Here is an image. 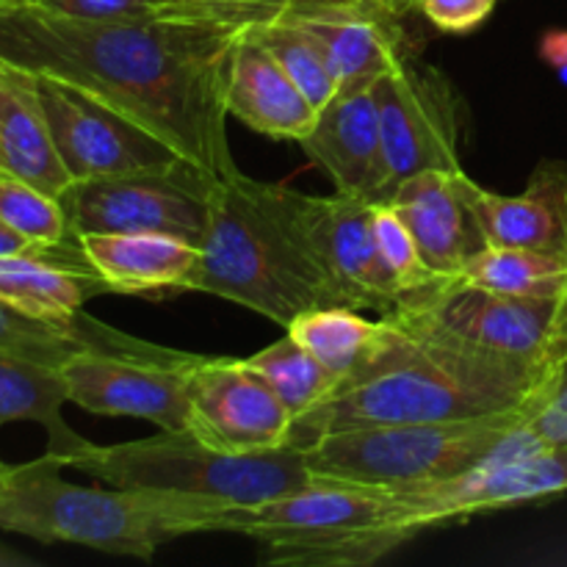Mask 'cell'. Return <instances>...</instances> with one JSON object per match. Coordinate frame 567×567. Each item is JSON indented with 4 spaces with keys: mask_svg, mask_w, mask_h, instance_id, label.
Wrapping results in <instances>:
<instances>
[{
    "mask_svg": "<svg viewBox=\"0 0 567 567\" xmlns=\"http://www.w3.org/2000/svg\"><path fill=\"white\" fill-rule=\"evenodd\" d=\"M244 28L186 11L78 20L17 0L0 3V61L83 89L221 181L238 172L227 142L225 83Z\"/></svg>",
    "mask_w": 567,
    "mask_h": 567,
    "instance_id": "obj_1",
    "label": "cell"
},
{
    "mask_svg": "<svg viewBox=\"0 0 567 567\" xmlns=\"http://www.w3.org/2000/svg\"><path fill=\"white\" fill-rule=\"evenodd\" d=\"M382 319L388 321L385 347L319 408L293 421L291 446L305 449L330 432L358 426L465 421L540 408L554 369L482 352L393 316Z\"/></svg>",
    "mask_w": 567,
    "mask_h": 567,
    "instance_id": "obj_2",
    "label": "cell"
},
{
    "mask_svg": "<svg viewBox=\"0 0 567 567\" xmlns=\"http://www.w3.org/2000/svg\"><path fill=\"white\" fill-rule=\"evenodd\" d=\"M291 192L241 169L214 181L192 291L236 302L280 327L305 310L338 305L332 282L305 241Z\"/></svg>",
    "mask_w": 567,
    "mask_h": 567,
    "instance_id": "obj_3",
    "label": "cell"
},
{
    "mask_svg": "<svg viewBox=\"0 0 567 567\" xmlns=\"http://www.w3.org/2000/svg\"><path fill=\"white\" fill-rule=\"evenodd\" d=\"M53 452L31 463L0 460V529L44 543H72L116 557L153 559L164 543L216 532L227 504L136 487H86L61 476Z\"/></svg>",
    "mask_w": 567,
    "mask_h": 567,
    "instance_id": "obj_4",
    "label": "cell"
},
{
    "mask_svg": "<svg viewBox=\"0 0 567 567\" xmlns=\"http://www.w3.org/2000/svg\"><path fill=\"white\" fill-rule=\"evenodd\" d=\"M216 532L260 546L277 567H365L424 532L393 487L313 476L305 487L249 507H221Z\"/></svg>",
    "mask_w": 567,
    "mask_h": 567,
    "instance_id": "obj_5",
    "label": "cell"
},
{
    "mask_svg": "<svg viewBox=\"0 0 567 567\" xmlns=\"http://www.w3.org/2000/svg\"><path fill=\"white\" fill-rule=\"evenodd\" d=\"M61 460L66 468L83 471L109 485L181 493L227 507L269 502L313 482L302 449L291 443L233 454L208 446L192 430H161V435L114 446L83 441Z\"/></svg>",
    "mask_w": 567,
    "mask_h": 567,
    "instance_id": "obj_6",
    "label": "cell"
},
{
    "mask_svg": "<svg viewBox=\"0 0 567 567\" xmlns=\"http://www.w3.org/2000/svg\"><path fill=\"white\" fill-rule=\"evenodd\" d=\"M535 408L432 424L330 432L302 449L310 474L377 487H424L487 463L513 443Z\"/></svg>",
    "mask_w": 567,
    "mask_h": 567,
    "instance_id": "obj_7",
    "label": "cell"
},
{
    "mask_svg": "<svg viewBox=\"0 0 567 567\" xmlns=\"http://www.w3.org/2000/svg\"><path fill=\"white\" fill-rule=\"evenodd\" d=\"M385 316L543 369L557 371L567 360V293L515 297L482 288L465 277H443L404 297Z\"/></svg>",
    "mask_w": 567,
    "mask_h": 567,
    "instance_id": "obj_8",
    "label": "cell"
},
{
    "mask_svg": "<svg viewBox=\"0 0 567 567\" xmlns=\"http://www.w3.org/2000/svg\"><path fill=\"white\" fill-rule=\"evenodd\" d=\"M214 177L197 166L72 181L59 194L72 236L166 233L199 244L208 227Z\"/></svg>",
    "mask_w": 567,
    "mask_h": 567,
    "instance_id": "obj_9",
    "label": "cell"
},
{
    "mask_svg": "<svg viewBox=\"0 0 567 567\" xmlns=\"http://www.w3.org/2000/svg\"><path fill=\"white\" fill-rule=\"evenodd\" d=\"M424 529L457 524L493 509L543 502L567 491V443L540 441L526 421L504 452L487 463L424 487H393Z\"/></svg>",
    "mask_w": 567,
    "mask_h": 567,
    "instance_id": "obj_10",
    "label": "cell"
},
{
    "mask_svg": "<svg viewBox=\"0 0 567 567\" xmlns=\"http://www.w3.org/2000/svg\"><path fill=\"white\" fill-rule=\"evenodd\" d=\"M199 354L175 352H97L86 349L61 365L66 396L94 415L142 419L158 430H186L188 377Z\"/></svg>",
    "mask_w": 567,
    "mask_h": 567,
    "instance_id": "obj_11",
    "label": "cell"
},
{
    "mask_svg": "<svg viewBox=\"0 0 567 567\" xmlns=\"http://www.w3.org/2000/svg\"><path fill=\"white\" fill-rule=\"evenodd\" d=\"M374 92L388 169L385 199L419 172L463 169L457 153L463 100L441 72L404 59L377 78Z\"/></svg>",
    "mask_w": 567,
    "mask_h": 567,
    "instance_id": "obj_12",
    "label": "cell"
},
{
    "mask_svg": "<svg viewBox=\"0 0 567 567\" xmlns=\"http://www.w3.org/2000/svg\"><path fill=\"white\" fill-rule=\"evenodd\" d=\"M55 150L72 181L161 172L188 164L164 138L103 100L53 75H39Z\"/></svg>",
    "mask_w": 567,
    "mask_h": 567,
    "instance_id": "obj_13",
    "label": "cell"
},
{
    "mask_svg": "<svg viewBox=\"0 0 567 567\" xmlns=\"http://www.w3.org/2000/svg\"><path fill=\"white\" fill-rule=\"evenodd\" d=\"M293 210L305 241L332 282L338 305L354 310H396L402 291L382 264L374 238V203L354 194L336 192L310 197L291 192Z\"/></svg>",
    "mask_w": 567,
    "mask_h": 567,
    "instance_id": "obj_14",
    "label": "cell"
},
{
    "mask_svg": "<svg viewBox=\"0 0 567 567\" xmlns=\"http://www.w3.org/2000/svg\"><path fill=\"white\" fill-rule=\"evenodd\" d=\"M293 419L249 360L199 358L188 377V421L208 446L221 452H266L286 446Z\"/></svg>",
    "mask_w": 567,
    "mask_h": 567,
    "instance_id": "obj_15",
    "label": "cell"
},
{
    "mask_svg": "<svg viewBox=\"0 0 567 567\" xmlns=\"http://www.w3.org/2000/svg\"><path fill=\"white\" fill-rule=\"evenodd\" d=\"M280 17L319 44L338 89L374 83L404 61L399 17L369 0H288Z\"/></svg>",
    "mask_w": 567,
    "mask_h": 567,
    "instance_id": "obj_16",
    "label": "cell"
},
{
    "mask_svg": "<svg viewBox=\"0 0 567 567\" xmlns=\"http://www.w3.org/2000/svg\"><path fill=\"white\" fill-rule=\"evenodd\" d=\"M476 183L463 169H430L399 183L385 199L413 233L426 266L441 277H460L487 247L474 203Z\"/></svg>",
    "mask_w": 567,
    "mask_h": 567,
    "instance_id": "obj_17",
    "label": "cell"
},
{
    "mask_svg": "<svg viewBox=\"0 0 567 567\" xmlns=\"http://www.w3.org/2000/svg\"><path fill=\"white\" fill-rule=\"evenodd\" d=\"M374 83L338 89L299 144L330 175L336 192L380 203L388 192V169Z\"/></svg>",
    "mask_w": 567,
    "mask_h": 567,
    "instance_id": "obj_18",
    "label": "cell"
},
{
    "mask_svg": "<svg viewBox=\"0 0 567 567\" xmlns=\"http://www.w3.org/2000/svg\"><path fill=\"white\" fill-rule=\"evenodd\" d=\"M100 293H111V288L89 264L78 238L0 258V299L33 319L72 324L83 316V305Z\"/></svg>",
    "mask_w": 567,
    "mask_h": 567,
    "instance_id": "obj_19",
    "label": "cell"
},
{
    "mask_svg": "<svg viewBox=\"0 0 567 567\" xmlns=\"http://www.w3.org/2000/svg\"><path fill=\"white\" fill-rule=\"evenodd\" d=\"M78 241L111 293L164 299L192 291L199 269V244L166 233H86Z\"/></svg>",
    "mask_w": 567,
    "mask_h": 567,
    "instance_id": "obj_20",
    "label": "cell"
},
{
    "mask_svg": "<svg viewBox=\"0 0 567 567\" xmlns=\"http://www.w3.org/2000/svg\"><path fill=\"white\" fill-rule=\"evenodd\" d=\"M225 105L227 114L255 133L291 142H302L319 116V109L247 28L227 66Z\"/></svg>",
    "mask_w": 567,
    "mask_h": 567,
    "instance_id": "obj_21",
    "label": "cell"
},
{
    "mask_svg": "<svg viewBox=\"0 0 567 567\" xmlns=\"http://www.w3.org/2000/svg\"><path fill=\"white\" fill-rule=\"evenodd\" d=\"M474 203L493 247H524L567 258V164L563 161L537 166L518 197L487 192L476 183Z\"/></svg>",
    "mask_w": 567,
    "mask_h": 567,
    "instance_id": "obj_22",
    "label": "cell"
},
{
    "mask_svg": "<svg viewBox=\"0 0 567 567\" xmlns=\"http://www.w3.org/2000/svg\"><path fill=\"white\" fill-rule=\"evenodd\" d=\"M0 169L59 197L72 183L50 131L39 75L0 61Z\"/></svg>",
    "mask_w": 567,
    "mask_h": 567,
    "instance_id": "obj_23",
    "label": "cell"
},
{
    "mask_svg": "<svg viewBox=\"0 0 567 567\" xmlns=\"http://www.w3.org/2000/svg\"><path fill=\"white\" fill-rule=\"evenodd\" d=\"M66 402L61 369L0 349V430L14 421H31L48 432V452L66 457L86 441L66 426L61 415Z\"/></svg>",
    "mask_w": 567,
    "mask_h": 567,
    "instance_id": "obj_24",
    "label": "cell"
},
{
    "mask_svg": "<svg viewBox=\"0 0 567 567\" xmlns=\"http://www.w3.org/2000/svg\"><path fill=\"white\" fill-rule=\"evenodd\" d=\"M0 349L61 369L72 354L86 352V349L142 354L158 352L161 347L138 341V338L125 336L120 330H111L86 313L72 324H53V321L20 313L0 299Z\"/></svg>",
    "mask_w": 567,
    "mask_h": 567,
    "instance_id": "obj_25",
    "label": "cell"
},
{
    "mask_svg": "<svg viewBox=\"0 0 567 567\" xmlns=\"http://www.w3.org/2000/svg\"><path fill=\"white\" fill-rule=\"evenodd\" d=\"M286 332L302 343L341 385L380 354L388 341V321H369L354 308L327 305L299 313Z\"/></svg>",
    "mask_w": 567,
    "mask_h": 567,
    "instance_id": "obj_26",
    "label": "cell"
},
{
    "mask_svg": "<svg viewBox=\"0 0 567 567\" xmlns=\"http://www.w3.org/2000/svg\"><path fill=\"white\" fill-rule=\"evenodd\" d=\"M465 280L515 297H565L567 258L524 247L487 244L463 269Z\"/></svg>",
    "mask_w": 567,
    "mask_h": 567,
    "instance_id": "obj_27",
    "label": "cell"
},
{
    "mask_svg": "<svg viewBox=\"0 0 567 567\" xmlns=\"http://www.w3.org/2000/svg\"><path fill=\"white\" fill-rule=\"evenodd\" d=\"M252 369L264 374L271 391L277 393L286 404L288 415L293 421L302 419L313 408H319L327 396L338 388V380L302 347L286 332V338L275 341L271 347L260 349L252 358H247Z\"/></svg>",
    "mask_w": 567,
    "mask_h": 567,
    "instance_id": "obj_28",
    "label": "cell"
},
{
    "mask_svg": "<svg viewBox=\"0 0 567 567\" xmlns=\"http://www.w3.org/2000/svg\"><path fill=\"white\" fill-rule=\"evenodd\" d=\"M247 31L275 55L277 64L291 75V81L302 89V94L316 105V109H324V105L336 97V75H332L330 64H327L319 44H316L302 28H297L293 22L282 20V17L277 14L271 17V20L252 22V25H247Z\"/></svg>",
    "mask_w": 567,
    "mask_h": 567,
    "instance_id": "obj_29",
    "label": "cell"
},
{
    "mask_svg": "<svg viewBox=\"0 0 567 567\" xmlns=\"http://www.w3.org/2000/svg\"><path fill=\"white\" fill-rule=\"evenodd\" d=\"M0 221L42 247H55L75 238L59 197L6 169H0Z\"/></svg>",
    "mask_w": 567,
    "mask_h": 567,
    "instance_id": "obj_30",
    "label": "cell"
},
{
    "mask_svg": "<svg viewBox=\"0 0 567 567\" xmlns=\"http://www.w3.org/2000/svg\"><path fill=\"white\" fill-rule=\"evenodd\" d=\"M374 238L377 247H380L382 264H385V269L391 271V277L396 280L402 299L421 291V288L432 286V282L443 280L441 275H435V271L426 266L413 233L408 230L402 216H399L385 199H382V203H374ZM402 299H399V302H402Z\"/></svg>",
    "mask_w": 567,
    "mask_h": 567,
    "instance_id": "obj_31",
    "label": "cell"
},
{
    "mask_svg": "<svg viewBox=\"0 0 567 567\" xmlns=\"http://www.w3.org/2000/svg\"><path fill=\"white\" fill-rule=\"evenodd\" d=\"M59 14L78 20H144V17L169 14L175 0H33Z\"/></svg>",
    "mask_w": 567,
    "mask_h": 567,
    "instance_id": "obj_32",
    "label": "cell"
},
{
    "mask_svg": "<svg viewBox=\"0 0 567 567\" xmlns=\"http://www.w3.org/2000/svg\"><path fill=\"white\" fill-rule=\"evenodd\" d=\"M498 0H419L415 9L443 33H468L493 14Z\"/></svg>",
    "mask_w": 567,
    "mask_h": 567,
    "instance_id": "obj_33",
    "label": "cell"
},
{
    "mask_svg": "<svg viewBox=\"0 0 567 567\" xmlns=\"http://www.w3.org/2000/svg\"><path fill=\"white\" fill-rule=\"evenodd\" d=\"M286 3L288 0H175V9L172 11H186V14H203L216 17V20L238 22V25H252V22L277 17Z\"/></svg>",
    "mask_w": 567,
    "mask_h": 567,
    "instance_id": "obj_34",
    "label": "cell"
},
{
    "mask_svg": "<svg viewBox=\"0 0 567 567\" xmlns=\"http://www.w3.org/2000/svg\"><path fill=\"white\" fill-rule=\"evenodd\" d=\"M540 55L548 66L559 75V81L567 83V31L565 28H554L546 31L540 39Z\"/></svg>",
    "mask_w": 567,
    "mask_h": 567,
    "instance_id": "obj_35",
    "label": "cell"
},
{
    "mask_svg": "<svg viewBox=\"0 0 567 567\" xmlns=\"http://www.w3.org/2000/svg\"><path fill=\"white\" fill-rule=\"evenodd\" d=\"M33 249H42V244H31L28 238H22L20 233H14L9 225L0 221V258H6V255L33 252Z\"/></svg>",
    "mask_w": 567,
    "mask_h": 567,
    "instance_id": "obj_36",
    "label": "cell"
},
{
    "mask_svg": "<svg viewBox=\"0 0 567 567\" xmlns=\"http://www.w3.org/2000/svg\"><path fill=\"white\" fill-rule=\"evenodd\" d=\"M369 3L380 6V9H385L388 14H393V17H404L408 11L415 9V3H419V0H369Z\"/></svg>",
    "mask_w": 567,
    "mask_h": 567,
    "instance_id": "obj_37",
    "label": "cell"
},
{
    "mask_svg": "<svg viewBox=\"0 0 567 567\" xmlns=\"http://www.w3.org/2000/svg\"><path fill=\"white\" fill-rule=\"evenodd\" d=\"M0 3H17V0H0Z\"/></svg>",
    "mask_w": 567,
    "mask_h": 567,
    "instance_id": "obj_38",
    "label": "cell"
}]
</instances>
